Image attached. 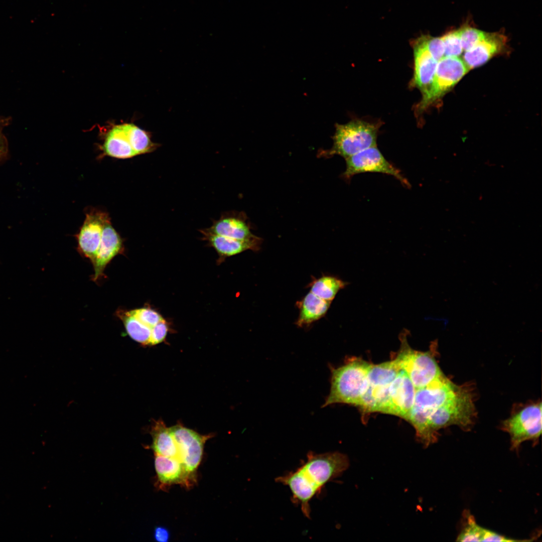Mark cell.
Masks as SVG:
<instances>
[{
    "label": "cell",
    "mask_w": 542,
    "mask_h": 542,
    "mask_svg": "<svg viewBox=\"0 0 542 542\" xmlns=\"http://www.w3.org/2000/svg\"><path fill=\"white\" fill-rule=\"evenodd\" d=\"M349 466L348 457L340 452H310L306 461L296 470L277 477L276 480L289 488L293 501L300 505L303 513L309 518L311 500L328 482L340 476Z\"/></svg>",
    "instance_id": "1"
},
{
    "label": "cell",
    "mask_w": 542,
    "mask_h": 542,
    "mask_svg": "<svg viewBox=\"0 0 542 542\" xmlns=\"http://www.w3.org/2000/svg\"><path fill=\"white\" fill-rule=\"evenodd\" d=\"M370 365L361 359L355 358L338 368L332 367L330 390L322 407L335 403L358 406L367 387Z\"/></svg>",
    "instance_id": "2"
},
{
    "label": "cell",
    "mask_w": 542,
    "mask_h": 542,
    "mask_svg": "<svg viewBox=\"0 0 542 542\" xmlns=\"http://www.w3.org/2000/svg\"><path fill=\"white\" fill-rule=\"evenodd\" d=\"M160 146L152 141L150 132L127 123L115 125L108 131L101 149L105 155L128 159L152 153Z\"/></svg>",
    "instance_id": "3"
},
{
    "label": "cell",
    "mask_w": 542,
    "mask_h": 542,
    "mask_svg": "<svg viewBox=\"0 0 542 542\" xmlns=\"http://www.w3.org/2000/svg\"><path fill=\"white\" fill-rule=\"evenodd\" d=\"M474 390L473 385L469 383L461 385L455 395L429 417L428 424L431 430L438 435L439 430L450 426L470 430L476 418Z\"/></svg>",
    "instance_id": "4"
},
{
    "label": "cell",
    "mask_w": 542,
    "mask_h": 542,
    "mask_svg": "<svg viewBox=\"0 0 542 542\" xmlns=\"http://www.w3.org/2000/svg\"><path fill=\"white\" fill-rule=\"evenodd\" d=\"M406 331L400 335L401 346L394 359L408 374L416 389L427 386L444 374L435 357L437 342H433L430 350L427 351L414 350L408 344Z\"/></svg>",
    "instance_id": "5"
},
{
    "label": "cell",
    "mask_w": 542,
    "mask_h": 542,
    "mask_svg": "<svg viewBox=\"0 0 542 542\" xmlns=\"http://www.w3.org/2000/svg\"><path fill=\"white\" fill-rule=\"evenodd\" d=\"M378 126L366 121L352 120L344 124L336 125L332 148L329 156L339 155L344 159L367 148L376 146Z\"/></svg>",
    "instance_id": "6"
},
{
    "label": "cell",
    "mask_w": 542,
    "mask_h": 542,
    "mask_svg": "<svg viewBox=\"0 0 542 542\" xmlns=\"http://www.w3.org/2000/svg\"><path fill=\"white\" fill-rule=\"evenodd\" d=\"M541 402H530L514 406L501 429L510 438L511 448L517 450L525 441L537 442L541 434Z\"/></svg>",
    "instance_id": "7"
},
{
    "label": "cell",
    "mask_w": 542,
    "mask_h": 542,
    "mask_svg": "<svg viewBox=\"0 0 542 542\" xmlns=\"http://www.w3.org/2000/svg\"><path fill=\"white\" fill-rule=\"evenodd\" d=\"M345 160L346 169L342 176L346 179L360 173H380L393 176L406 187L410 186L400 171L384 158L376 146L365 149Z\"/></svg>",
    "instance_id": "8"
},
{
    "label": "cell",
    "mask_w": 542,
    "mask_h": 542,
    "mask_svg": "<svg viewBox=\"0 0 542 542\" xmlns=\"http://www.w3.org/2000/svg\"><path fill=\"white\" fill-rule=\"evenodd\" d=\"M401 369L394 358L380 364H371L367 374V387L363 395L364 402L373 406L385 403L388 399L390 384Z\"/></svg>",
    "instance_id": "9"
},
{
    "label": "cell",
    "mask_w": 542,
    "mask_h": 542,
    "mask_svg": "<svg viewBox=\"0 0 542 542\" xmlns=\"http://www.w3.org/2000/svg\"><path fill=\"white\" fill-rule=\"evenodd\" d=\"M169 431L178 449V460L194 474L201 462L205 443L211 436L200 435L180 424L169 428Z\"/></svg>",
    "instance_id": "10"
},
{
    "label": "cell",
    "mask_w": 542,
    "mask_h": 542,
    "mask_svg": "<svg viewBox=\"0 0 542 542\" xmlns=\"http://www.w3.org/2000/svg\"><path fill=\"white\" fill-rule=\"evenodd\" d=\"M469 69L463 59L458 57H444L438 62L430 93L422 111L444 95L468 72Z\"/></svg>",
    "instance_id": "11"
},
{
    "label": "cell",
    "mask_w": 542,
    "mask_h": 542,
    "mask_svg": "<svg viewBox=\"0 0 542 542\" xmlns=\"http://www.w3.org/2000/svg\"><path fill=\"white\" fill-rule=\"evenodd\" d=\"M456 384L444 374L427 386L416 389L413 407L423 411L428 416L443 405L459 390Z\"/></svg>",
    "instance_id": "12"
},
{
    "label": "cell",
    "mask_w": 542,
    "mask_h": 542,
    "mask_svg": "<svg viewBox=\"0 0 542 542\" xmlns=\"http://www.w3.org/2000/svg\"><path fill=\"white\" fill-rule=\"evenodd\" d=\"M414 75L413 84L422 93V99L418 105L420 109L427 100L433 84L438 62L426 47L423 37L414 43Z\"/></svg>",
    "instance_id": "13"
},
{
    "label": "cell",
    "mask_w": 542,
    "mask_h": 542,
    "mask_svg": "<svg viewBox=\"0 0 542 542\" xmlns=\"http://www.w3.org/2000/svg\"><path fill=\"white\" fill-rule=\"evenodd\" d=\"M109 220L108 214L101 211L87 214L83 225L77 235L78 248L83 256L94 261L101 242L103 230Z\"/></svg>",
    "instance_id": "14"
},
{
    "label": "cell",
    "mask_w": 542,
    "mask_h": 542,
    "mask_svg": "<svg viewBox=\"0 0 542 542\" xmlns=\"http://www.w3.org/2000/svg\"><path fill=\"white\" fill-rule=\"evenodd\" d=\"M415 391L416 388L408 374L401 369L389 387L386 414L406 420L414 405Z\"/></svg>",
    "instance_id": "15"
},
{
    "label": "cell",
    "mask_w": 542,
    "mask_h": 542,
    "mask_svg": "<svg viewBox=\"0 0 542 542\" xmlns=\"http://www.w3.org/2000/svg\"><path fill=\"white\" fill-rule=\"evenodd\" d=\"M155 468L160 486L180 484L189 488L195 482L194 473L188 471L178 460L155 454Z\"/></svg>",
    "instance_id": "16"
},
{
    "label": "cell",
    "mask_w": 542,
    "mask_h": 542,
    "mask_svg": "<svg viewBox=\"0 0 542 542\" xmlns=\"http://www.w3.org/2000/svg\"><path fill=\"white\" fill-rule=\"evenodd\" d=\"M506 44V36L502 33L486 32L481 40L465 52L463 60L469 70L478 67L501 52Z\"/></svg>",
    "instance_id": "17"
},
{
    "label": "cell",
    "mask_w": 542,
    "mask_h": 542,
    "mask_svg": "<svg viewBox=\"0 0 542 542\" xmlns=\"http://www.w3.org/2000/svg\"><path fill=\"white\" fill-rule=\"evenodd\" d=\"M122 250V239L108 220L104 225L100 246L92 263L94 271L92 276L93 281L102 277L108 263Z\"/></svg>",
    "instance_id": "18"
},
{
    "label": "cell",
    "mask_w": 542,
    "mask_h": 542,
    "mask_svg": "<svg viewBox=\"0 0 542 542\" xmlns=\"http://www.w3.org/2000/svg\"><path fill=\"white\" fill-rule=\"evenodd\" d=\"M207 231L224 237L244 239L254 236L244 213L234 211L224 212L212 225L205 229Z\"/></svg>",
    "instance_id": "19"
},
{
    "label": "cell",
    "mask_w": 542,
    "mask_h": 542,
    "mask_svg": "<svg viewBox=\"0 0 542 542\" xmlns=\"http://www.w3.org/2000/svg\"><path fill=\"white\" fill-rule=\"evenodd\" d=\"M203 234V239L207 241L221 257L231 256L248 249L257 250L260 244L261 239L254 236L244 239H234L216 235L207 231L205 229L199 230Z\"/></svg>",
    "instance_id": "20"
},
{
    "label": "cell",
    "mask_w": 542,
    "mask_h": 542,
    "mask_svg": "<svg viewBox=\"0 0 542 542\" xmlns=\"http://www.w3.org/2000/svg\"><path fill=\"white\" fill-rule=\"evenodd\" d=\"M331 302L310 292L300 302V312L296 324L303 327L319 320L326 315Z\"/></svg>",
    "instance_id": "21"
},
{
    "label": "cell",
    "mask_w": 542,
    "mask_h": 542,
    "mask_svg": "<svg viewBox=\"0 0 542 542\" xmlns=\"http://www.w3.org/2000/svg\"><path fill=\"white\" fill-rule=\"evenodd\" d=\"M153 442L151 448L158 454L178 460V452L175 441L169 428L160 419L156 421L150 432Z\"/></svg>",
    "instance_id": "22"
},
{
    "label": "cell",
    "mask_w": 542,
    "mask_h": 542,
    "mask_svg": "<svg viewBox=\"0 0 542 542\" xmlns=\"http://www.w3.org/2000/svg\"><path fill=\"white\" fill-rule=\"evenodd\" d=\"M118 317L123 323L125 330L129 336L135 341L143 345H149L151 328L139 321L129 311L119 310Z\"/></svg>",
    "instance_id": "23"
},
{
    "label": "cell",
    "mask_w": 542,
    "mask_h": 542,
    "mask_svg": "<svg viewBox=\"0 0 542 542\" xmlns=\"http://www.w3.org/2000/svg\"><path fill=\"white\" fill-rule=\"evenodd\" d=\"M345 286V282L336 277L323 276L311 283L310 292L323 300L331 302L339 291Z\"/></svg>",
    "instance_id": "24"
},
{
    "label": "cell",
    "mask_w": 542,
    "mask_h": 542,
    "mask_svg": "<svg viewBox=\"0 0 542 542\" xmlns=\"http://www.w3.org/2000/svg\"><path fill=\"white\" fill-rule=\"evenodd\" d=\"M467 522L458 535V541H488L492 531L479 525L470 515Z\"/></svg>",
    "instance_id": "25"
},
{
    "label": "cell",
    "mask_w": 542,
    "mask_h": 542,
    "mask_svg": "<svg viewBox=\"0 0 542 542\" xmlns=\"http://www.w3.org/2000/svg\"><path fill=\"white\" fill-rule=\"evenodd\" d=\"M444 46V57H459L463 52L459 31L449 32L441 37Z\"/></svg>",
    "instance_id": "26"
},
{
    "label": "cell",
    "mask_w": 542,
    "mask_h": 542,
    "mask_svg": "<svg viewBox=\"0 0 542 542\" xmlns=\"http://www.w3.org/2000/svg\"><path fill=\"white\" fill-rule=\"evenodd\" d=\"M463 50L467 51L473 47L485 36L486 32L476 28L465 26L459 29Z\"/></svg>",
    "instance_id": "27"
},
{
    "label": "cell",
    "mask_w": 542,
    "mask_h": 542,
    "mask_svg": "<svg viewBox=\"0 0 542 542\" xmlns=\"http://www.w3.org/2000/svg\"><path fill=\"white\" fill-rule=\"evenodd\" d=\"M129 311L139 321L151 328L164 320L158 312L148 307L136 309Z\"/></svg>",
    "instance_id": "28"
},
{
    "label": "cell",
    "mask_w": 542,
    "mask_h": 542,
    "mask_svg": "<svg viewBox=\"0 0 542 542\" xmlns=\"http://www.w3.org/2000/svg\"><path fill=\"white\" fill-rule=\"evenodd\" d=\"M426 48L437 62L444 57V46L441 37L423 36Z\"/></svg>",
    "instance_id": "29"
},
{
    "label": "cell",
    "mask_w": 542,
    "mask_h": 542,
    "mask_svg": "<svg viewBox=\"0 0 542 542\" xmlns=\"http://www.w3.org/2000/svg\"><path fill=\"white\" fill-rule=\"evenodd\" d=\"M168 331V325L165 319L156 324L151 328L149 345H155L164 341Z\"/></svg>",
    "instance_id": "30"
},
{
    "label": "cell",
    "mask_w": 542,
    "mask_h": 542,
    "mask_svg": "<svg viewBox=\"0 0 542 542\" xmlns=\"http://www.w3.org/2000/svg\"><path fill=\"white\" fill-rule=\"evenodd\" d=\"M154 538L158 542H168L170 537L169 530L165 527L159 526L155 527Z\"/></svg>",
    "instance_id": "31"
},
{
    "label": "cell",
    "mask_w": 542,
    "mask_h": 542,
    "mask_svg": "<svg viewBox=\"0 0 542 542\" xmlns=\"http://www.w3.org/2000/svg\"><path fill=\"white\" fill-rule=\"evenodd\" d=\"M8 155V141L2 131L0 124V162L5 160Z\"/></svg>",
    "instance_id": "32"
}]
</instances>
